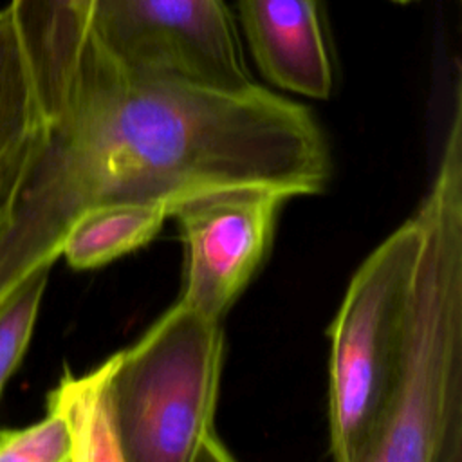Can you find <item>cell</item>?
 Wrapping results in <instances>:
<instances>
[{"label":"cell","instance_id":"obj_5","mask_svg":"<svg viewBox=\"0 0 462 462\" xmlns=\"http://www.w3.org/2000/svg\"><path fill=\"white\" fill-rule=\"evenodd\" d=\"M88 36L132 72L222 92L258 85L224 0H92Z\"/></svg>","mask_w":462,"mask_h":462},{"label":"cell","instance_id":"obj_3","mask_svg":"<svg viewBox=\"0 0 462 462\" xmlns=\"http://www.w3.org/2000/svg\"><path fill=\"white\" fill-rule=\"evenodd\" d=\"M422 226L413 213L357 267L328 328L334 462H374L401 381Z\"/></svg>","mask_w":462,"mask_h":462},{"label":"cell","instance_id":"obj_1","mask_svg":"<svg viewBox=\"0 0 462 462\" xmlns=\"http://www.w3.org/2000/svg\"><path fill=\"white\" fill-rule=\"evenodd\" d=\"M327 141L312 112L260 85L222 92L117 65L90 36L47 125L4 260L5 300L52 267L69 226L112 204H166L240 184L323 189Z\"/></svg>","mask_w":462,"mask_h":462},{"label":"cell","instance_id":"obj_6","mask_svg":"<svg viewBox=\"0 0 462 462\" xmlns=\"http://www.w3.org/2000/svg\"><path fill=\"white\" fill-rule=\"evenodd\" d=\"M289 199L271 186L240 184L177 202L171 217L186 247L179 303L220 321L263 262L280 208Z\"/></svg>","mask_w":462,"mask_h":462},{"label":"cell","instance_id":"obj_7","mask_svg":"<svg viewBox=\"0 0 462 462\" xmlns=\"http://www.w3.org/2000/svg\"><path fill=\"white\" fill-rule=\"evenodd\" d=\"M238 11L269 83L312 99L330 96L332 65L316 0H238Z\"/></svg>","mask_w":462,"mask_h":462},{"label":"cell","instance_id":"obj_13","mask_svg":"<svg viewBox=\"0 0 462 462\" xmlns=\"http://www.w3.org/2000/svg\"><path fill=\"white\" fill-rule=\"evenodd\" d=\"M72 431L65 411L47 399V413L22 430L0 431V462H70Z\"/></svg>","mask_w":462,"mask_h":462},{"label":"cell","instance_id":"obj_4","mask_svg":"<svg viewBox=\"0 0 462 462\" xmlns=\"http://www.w3.org/2000/svg\"><path fill=\"white\" fill-rule=\"evenodd\" d=\"M224 332L180 305L110 357L106 411L121 462H193L215 430Z\"/></svg>","mask_w":462,"mask_h":462},{"label":"cell","instance_id":"obj_8","mask_svg":"<svg viewBox=\"0 0 462 462\" xmlns=\"http://www.w3.org/2000/svg\"><path fill=\"white\" fill-rule=\"evenodd\" d=\"M47 125L13 14L0 9V278Z\"/></svg>","mask_w":462,"mask_h":462},{"label":"cell","instance_id":"obj_2","mask_svg":"<svg viewBox=\"0 0 462 462\" xmlns=\"http://www.w3.org/2000/svg\"><path fill=\"white\" fill-rule=\"evenodd\" d=\"M422 226L406 359L374 462H442L462 442V90Z\"/></svg>","mask_w":462,"mask_h":462},{"label":"cell","instance_id":"obj_17","mask_svg":"<svg viewBox=\"0 0 462 462\" xmlns=\"http://www.w3.org/2000/svg\"><path fill=\"white\" fill-rule=\"evenodd\" d=\"M0 431H2V430H0Z\"/></svg>","mask_w":462,"mask_h":462},{"label":"cell","instance_id":"obj_12","mask_svg":"<svg viewBox=\"0 0 462 462\" xmlns=\"http://www.w3.org/2000/svg\"><path fill=\"white\" fill-rule=\"evenodd\" d=\"M49 273L38 269L0 303V392L29 346Z\"/></svg>","mask_w":462,"mask_h":462},{"label":"cell","instance_id":"obj_11","mask_svg":"<svg viewBox=\"0 0 462 462\" xmlns=\"http://www.w3.org/2000/svg\"><path fill=\"white\" fill-rule=\"evenodd\" d=\"M108 372L110 357L81 375L65 372L49 393V399L65 411L70 424V462H121L106 411Z\"/></svg>","mask_w":462,"mask_h":462},{"label":"cell","instance_id":"obj_16","mask_svg":"<svg viewBox=\"0 0 462 462\" xmlns=\"http://www.w3.org/2000/svg\"><path fill=\"white\" fill-rule=\"evenodd\" d=\"M395 2H401V4H406V2H410V0H395Z\"/></svg>","mask_w":462,"mask_h":462},{"label":"cell","instance_id":"obj_10","mask_svg":"<svg viewBox=\"0 0 462 462\" xmlns=\"http://www.w3.org/2000/svg\"><path fill=\"white\" fill-rule=\"evenodd\" d=\"M171 217L166 204H112L81 213L67 229L60 256L74 269H94L132 253Z\"/></svg>","mask_w":462,"mask_h":462},{"label":"cell","instance_id":"obj_15","mask_svg":"<svg viewBox=\"0 0 462 462\" xmlns=\"http://www.w3.org/2000/svg\"><path fill=\"white\" fill-rule=\"evenodd\" d=\"M442 462H462V442L455 444Z\"/></svg>","mask_w":462,"mask_h":462},{"label":"cell","instance_id":"obj_14","mask_svg":"<svg viewBox=\"0 0 462 462\" xmlns=\"http://www.w3.org/2000/svg\"><path fill=\"white\" fill-rule=\"evenodd\" d=\"M193 462H236L227 448L220 442L217 430L209 431L200 442Z\"/></svg>","mask_w":462,"mask_h":462},{"label":"cell","instance_id":"obj_9","mask_svg":"<svg viewBox=\"0 0 462 462\" xmlns=\"http://www.w3.org/2000/svg\"><path fill=\"white\" fill-rule=\"evenodd\" d=\"M47 121L63 108L88 40L92 0H11L7 5Z\"/></svg>","mask_w":462,"mask_h":462}]
</instances>
